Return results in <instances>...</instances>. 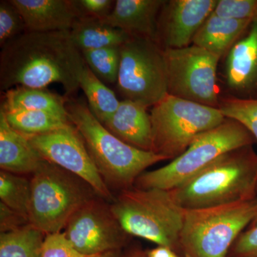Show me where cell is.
Returning <instances> with one entry per match:
<instances>
[{
    "instance_id": "obj_1",
    "label": "cell",
    "mask_w": 257,
    "mask_h": 257,
    "mask_svg": "<svg viewBox=\"0 0 257 257\" xmlns=\"http://www.w3.org/2000/svg\"><path fill=\"white\" fill-rule=\"evenodd\" d=\"M86 63L70 32H26L0 52V90L25 87L45 89L53 83L68 94L77 92Z\"/></svg>"
},
{
    "instance_id": "obj_2",
    "label": "cell",
    "mask_w": 257,
    "mask_h": 257,
    "mask_svg": "<svg viewBox=\"0 0 257 257\" xmlns=\"http://www.w3.org/2000/svg\"><path fill=\"white\" fill-rule=\"evenodd\" d=\"M168 191L184 210L256 199V152L253 145L231 150L187 182Z\"/></svg>"
},
{
    "instance_id": "obj_3",
    "label": "cell",
    "mask_w": 257,
    "mask_h": 257,
    "mask_svg": "<svg viewBox=\"0 0 257 257\" xmlns=\"http://www.w3.org/2000/svg\"><path fill=\"white\" fill-rule=\"evenodd\" d=\"M67 114L85 143L105 183L121 191L131 189L148 167L167 160L152 152L135 148L112 135L96 119L85 101L68 99Z\"/></svg>"
},
{
    "instance_id": "obj_4",
    "label": "cell",
    "mask_w": 257,
    "mask_h": 257,
    "mask_svg": "<svg viewBox=\"0 0 257 257\" xmlns=\"http://www.w3.org/2000/svg\"><path fill=\"white\" fill-rule=\"evenodd\" d=\"M110 209L126 234L175 251L181 248L179 236L185 210L175 202L169 191L126 189L121 191Z\"/></svg>"
},
{
    "instance_id": "obj_5",
    "label": "cell",
    "mask_w": 257,
    "mask_h": 257,
    "mask_svg": "<svg viewBox=\"0 0 257 257\" xmlns=\"http://www.w3.org/2000/svg\"><path fill=\"white\" fill-rule=\"evenodd\" d=\"M256 143L253 135L241 123L226 118L219 126L198 135L187 150L168 165L144 172L137 179L134 187L171 190L226 152Z\"/></svg>"
},
{
    "instance_id": "obj_6",
    "label": "cell",
    "mask_w": 257,
    "mask_h": 257,
    "mask_svg": "<svg viewBox=\"0 0 257 257\" xmlns=\"http://www.w3.org/2000/svg\"><path fill=\"white\" fill-rule=\"evenodd\" d=\"M257 198L247 202L185 210L179 236L181 249L190 257H226L243 230L251 225Z\"/></svg>"
},
{
    "instance_id": "obj_7",
    "label": "cell",
    "mask_w": 257,
    "mask_h": 257,
    "mask_svg": "<svg viewBox=\"0 0 257 257\" xmlns=\"http://www.w3.org/2000/svg\"><path fill=\"white\" fill-rule=\"evenodd\" d=\"M152 152L175 160L187 150L198 135L216 127L226 117L218 108L167 94L152 106Z\"/></svg>"
},
{
    "instance_id": "obj_8",
    "label": "cell",
    "mask_w": 257,
    "mask_h": 257,
    "mask_svg": "<svg viewBox=\"0 0 257 257\" xmlns=\"http://www.w3.org/2000/svg\"><path fill=\"white\" fill-rule=\"evenodd\" d=\"M71 175L45 160L32 176L29 222L43 234L61 232L74 213L92 199Z\"/></svg>"
},
{
    "instance_id": "obj_9",
    "label": "cell",
    "mask_w": 257,
    "mask_h": 257,
    "mask_svg": "<svg viewBox=\"0 0 257 257\" xmlns=\"http://www.w3.org/2000/svg\"><path fill=\"white\" fill-rule=\"evenodd\" d=\"M116 84L124 99L155 105L168 94L163 49L152 40L130 39L120 46Z\"/></svg>"
},
{
    "instance_id": "obj_10",
    "label": "cell",
    "mask_w": 257,
    "mask_h": 257,
    "mask_svg": "<svg viewBox=\"0 0 257 257\" xmlns=\"http://www.w3.org/2000/svg\"><path fill=\"white\" fill-rule=\"evenodd\" d=\"M163 52L168 94L219 109L216 71L220 58L194 45Z\"/></svg>"
},
{
    "instance_id": "obj_11",
    "label": "cell",
    "mask_w": 257,
    "mask_h": 257,
    "mask_svg": "<svg viewBox=\"0 0 257 257\" xmlns=\"http://www.w3.org/2000/svg\"><path fill=\"white\" fill-rule=\"evenodd\" d=\"M25 137L44 160L84 181L100 197L112 199L82 136L72 123L50 133Z\"/></svg>"
},
{
    "instance_id": "obj_12",
    "label": "cell",
    "mask_w": 257,
    "mask_h": 257,
    "mask_svg": "<svg viewBox=\"0 0 257 257\" xmlns=\"http://www.w3.org/2000/svg\"><path fill=\"white\" fill-rule=\"evenodd\" d=\"M64 233L79 252L88 256L120 251L126 241V233L110 208L93 199L74 213Z\"/></svg>"
},
{
    "instance_id": "obj_13",
    "label": "cell",
    "mask_w": 257,
    "mask_h": 257,
    "mask_svg": "<svg viewBox=\"0 0 257 257\" xmlns=\"http://www.w3.org/2000/svg\"><path fill=\"white\" fill-rule=\"evenodd\" d=\"M218 0H172L162 7L157 43L163 50L190 46L199 29L214 12Z\"/></svg>"
},
{
    "instance_id": "obj_14",
    "label": "cell",
    "mask_w": 257,
    "mask_h": 257,
    "mask_svg": "<svg viewBox=\"0 0 257 257\" xmlns=\"http://www.w3.org/2000/svg\"><path fill=\"white\" fill-rule=\"evenodd\" d=\"M224 72L231 96L257 99V19L228 52Z\"/></svg>"
},
{
    "instance_id": "obj_15",
    "label": "cell",
    "mask_w": 257,
    "mask_h": 257,
    "mask_svg": "<svg viewBox=\"0 0 257 257\" xmlns=\"http://www.w3.org/2000/svg\"><path fill=\"white\" fill-rule=\"evenodd\" d=\"M23 15L27 32L70 31L76 20L84 15L77 1L12 0Z\"/></svg>"
},
{
    "instance_id": "obj_16",
    "label": "cell",
    "mask_w": 257,
    "mask_h": 257,
    "mask_svg": "<svg viewBox=\"0 0 257 257\" xmlns=\"http://www.w3.org/2000/svg\"><path fill=\"white\" fill-rule=\"evenodd\" d=\"M163 0H117L110 14L102 20L132 37L157 42L159 15Z\"/></svg>"
},
{
    "instance_id": "obj_17",
    "label": "cell",
    "mask_w": 257,
    "mask_h": 257,
    "mask_svg": "<svg viewBox=\"0 0 257 257\" xmlns=\"http://www.w3.org/2000/svg\"><path fill=\"white\" fill-rule=\"evenodd\" d=\"M147 106L124 99L103 125L124 143L139 150L152 152V131Z\"/></svg>"
},
{
    "instance_id": "obj_18",
    "label": "cell",
    "mask_w": 257,
    "mask_h": 257,
    "mask_svg": "<svg viewBox=\"0 0 257 257\" xmlns=\"http://www.w3.org/2000/svg\"><path fill=\"white\" fill-rule=\"evenodd\" d=\"M44 160L28 139L10 126L0 110V167L15 175H33Z\"/></svg>"
},
{
    "instance_id": "obj_19",
    "label": "cell",
    "mask_w": 257,
    "mask_h": 257,
    "mask_svg": "<svg viewBox=\"0 0 257 257\" xmlns=\"http://www.w3.org/2000/svg\"><path fill=\"white\" fill-rule=\"evenodd\" d=\"M251 22L221 18L211 14L194 35L192 45L221 59L243 36Z\"/></svg>"
},
{
    "instance_id": "obj_20",
    "label": "cell",
    "mask_w": 257,
    "mask_h": 257,
    "mask_svg": "<svg viewBox=\"0 0 257 257\" xmlns=\"http://www.w3.org/2000/svg\"><path fill=\"white\" fill-rule=\"evenodd\" d=\"M71 37L81 52L107 47H120L132 38L119 29L113 28L102 19L82 15L71 29Z\"/></svg>"
},
{
    "instance_id": "obj_21",
    "label": "cell",
    "mask_w": 257,
    "mask_h": 257,
    "mask_svg": "<svg viewBox=\"0 0 257 257\" xmlns=\"http://www.w3.org/2000/svg\"><path fill=\"white\" fill-rule=\"evenodd\" d=\"M1 109L5 112L15 111H42L69 119L67 98L45 89L25 87L12 88L4 92Z\"/></svg>"
},
{
    "instance_id": "obj_22",
    "label": "cell",
    "mask_w": 257,
    "mask_h": 257,
    "mask_svg": "<svg viewBox=\"0 0 257 257\" xmlns=\"http://www.w3.org/2000/svg\"><path fill=\"white\" fill-rule=\"evenodd\" d=\"M79 84V88L87 97L89 109L103 124L114 114L119 107L120 101L114 92L93 73L87 64L80 74Z\"/></svg>"
},
{
    "instance_id": "obj_23",
    "label": "cell",
    "mask_w": 257,
    "mask_h": 257,
    "mask_svg": "<svg viewBox=\"0 0 257 257\" xmlns=\"http://www.w3.org/2000/svg\"><path fill=\"white\" fill-rule=\"evenodd\" d=\"M43 233L29 224L0 235V257H40Z\"/></svg>"
},
{
    "instance_id": "obj_24",
    "label": "cell",
    "mask_w": 257,
    "mask_h": 257,
    "mask_svg": "<svg viewBox=\"0 0 257 257\" xmlns=\"http://www.w3.org/2000/svg\"><path fill=\"white\" fill-rule=\"evenodd\" d=\"M3 111L10 126L25 136H34L50 133L70 123L69 119L45 111Z\"/></svg>"
},
{
    "instance_id": "obj_25",
    "label": "cell",
    "mask_w": 257,
    "mask_h": 257,
    "mask_svg": "<svg viewBox=\"0 0 257 257\" xmlns=\"http://www.w3.org/2000/svg\"><path fill=\"white\" fill-rule=\"evenodd\" d=\"M0 198L1 202L7 207L29 221L31 186L28 179L22 176L1 170Z\"/></svg>"
},
{
    "instance_id": "obj_26",
    "label": "cell",
    "mask_w": 257,
    "mask_h": 257,
    "mask_svg": "<svg viewBox=\"0 0 257 257\" xmlns=\"http://www.w3.org/2000/svg\"><path fill=\"white\" fill-rule=\"evenodd\" d=\"M83 58L96 77L104 82L116 83L120 65V47L84 51Z\"/></svg>"
},
{
    "instance_id": "obj_27",
    "label": "cell",
    "mask_w": 257,
    "mask_h": 257,
    "mask_svg": "<svg viewBox=\"0 0 257 257\" xmlns=\"http://www.w3.org/2000/svg\"><path fill=\"white\" fill-rule=\"evenodd\" d=\"M219 109L225 117L236 120L247 128L257 143V99L230 96L221 99Z\"/></svg>"
},
{
    "instance_id": "obj_28",
    "label": "cell",
    "mask_w": 257,
    "mask_h": 257,
    "mask_svg": "<svg viewBox=\"0 0 257 257\" xmlns=\"http://www.w3.org/2000/svg\"><path fill=\"white\" fill-rule=\"evenodd\" d=\"M27 32L23 15L12 0L0 2V47Z\"/></svg>"
},
{
    "instance_id": "obj_29",
    "label": "cell",
    "mask_w": 257,
    "mask_h": 257,
    "mask_svg": "<svg viewBox=\"0 0 257 257\" xmlns=\"http://www.w3.org/2000/svg\"><path fill=\"white\" fill-rule=\"evenodd\" d=\"M213 15L236 20L257 19V0H218Z\"/></svg>"
},
{
    "instance_id": "obj_30",
    "label": "cell",
    "mask_w": 257,
    "mask_h": 257,
    "mask_svg": "<svg viewBox=\"0 0 257 257\" xmlns=\"http://www.w3.org/2000/svg\"><path fill=\"white\" fill-rule=\"evenodd\" d=\"M40 257H92L79 252L64 233L47 234L42 243Z\"/></svg>"
},
{
    "instance_id": "obj_31",
    "label": "cell",
    "mask_w": 257,
    "mask_h": 257,
    "mask_svg": "<svg viewBox=\"0 0 257 257\" xmlns=\"http://www.w3.org/2000/svg\"><path fill=\"white\" fill-rule=\"evenodd\" d=\"M229 253L231 257H257V225L239 235Z\"/></svg>"
},
{
    "instance_id": "obj_32",
    "label": "cell",
    "mask_w": 257,
    "mask_h": 257,
    "mask_svg": "<svg viewBox=\"0 0 257 257\" xmlns=\"http://www.w3.org/2000/svg\"><path fill=\"white\" fill-rule=\"evenodd\" d=\"M0 220L1 233L14 231L30 224L28 219L7 207L3 202L0 204Z\"/></svg>"
},
{
    "instance_id": "obj_33",
    "label": "cell",
    "mask_w": 257,
    "mask_h": 257,
    "mask_svg": "<svg viewBox=\"0 0 257 257\" xmlns=\"http://www.w3.org/2000/svg\"><path fill=\"white\" fill-rule=\"evenodd\" d=\"M111 0H79L77 1L83 14L103 19L111 12V5L114 4Z\"/></svg>"
},
{
    "instance_id": "obj_34",
    "label": "cell",
    "mask_w": 257,
    "mask_h": 257,
    "mask_svg": "<svg viewBox=\"0 0 257 257\" xmlns=\"http://www.w3.org/2000/svg\"><path fill=\"white\" fill-rule=\"evenodd\" d=\"M147 257H178L175 251L165 246H158L147 251Z\"/></svg>"
},
{
    "instance_id": "obj_35",
    "label": "cell",
    "mask_w": 257,
    "mask_h": 257,
    "mask_svg": "<svg viewBox=\"0 0 257 257\" xmlns=\"http://www.w3.org/2000/svg\"><path fill=\"white\" fill-rule=\"evenodd\" d=\"M92 257H121L120 251H109V252H106L102 253V254L98 255V256H92Z\"/></svg>"
},
{
    "instance_id": "obj_36",
    "label": "cell",
    "mask_w": 257,
    "mask_h": 257,
    "mask_svg": "<svg viewBox=\"0 0 257 257\" xmlns=\"http://www.w3.org/2000/svg\"><path fill=\"white\" fill-rule=\"evenodd\" d=\"M130 257H147V255L143 254L142 252H135Z\"/></svg>"
},
{
    "instance_id": "obj_37",
    "label": "cell",
    "mask_w": 257,
    "mask_h": 257,
    "mask_svg": "<svg viewBox=\"0 0 257 257\" xmlns=\"http://www.w3.org/2000/svg\"><path fill=\"white\" fill-rule=\"evenodd\" d=\"M256 225H257V207L256 214H255L254 216V219H253V220L252 222H251V225H250V226H256Z\"/></svg>"
},
{
    "instance_id": "obj_38",
    "label": "cell",
    "mask_w": 257,
    "mask_h": 257,
    "mask_svg": "<svg viewBox=\"0 0 257 257\" xmlns=\"http://www.w3.org/2000/svg\"><path fill=\"white\" fill-rule=\"evenodd\" d=\"M185 257H190V256H189L188 255H186L185 254Z\"/></svg>"
}]
</instances>
